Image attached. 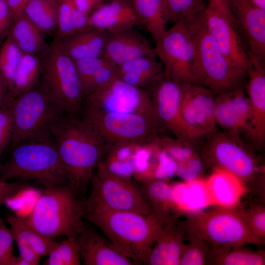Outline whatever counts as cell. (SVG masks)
<instances>
[{
  "mask_svg": "<svg viewBox=\"0 0 265 265\" xmlns=\"http://www.w3.org/2000/svg\"><path fill=\"white\" fill-rule=\"evenodd\" d=\"M51 135L66 174L67 185L83 199L109 146L81 116L65 112L53 125Z\"/></svg>",
  "mask_w": 265,
  "mask_h": 265,
  "instance_id": "1",
  "label": "cell"
},
{
  "mask_svg": "<svg viewBox=\"0 0 265 265\" xmlns=\"http://www.w3.org/2000/svg\"><path fill=\"white\" fill-rule=\"evenodd\" d=\"M84 219L97 226L109 241L134 265L143 264L167 222L155 214L124 211L85 212Z\"/></svg>",
  "mask_w": 265,
  "mask_h": 265,
  "instance_id": "2",
  "label": "cell"
},
{
  "mask_svg": "<svg viewBox=\"0 0 265 265\" xmlns=\"http://www.w3.org/2000/svg\"><path fill=\"white\" fill-rule=\"evenodd\" d=\"M11 148L9 159L2 164L0 180H32L45 187L67 185L66 174L51 135L26 140Z\"/></svg>",
  "mask_w": 265,
  "mask_h": 265,
  "instance_id": "3",
  "label": "cell"
},
{
  "mask_svg": "<svg viewBox=\"0 0 265 265\" xmlns=\"http://www.w3.org/2000/svg\"><path fill=\"white\" fill-rule=\"evenodd\" d=\"M83 199L66 185L45 187L25 222L48 238L76 237L84 226Z\"/></svg>",
  "mask_w": 265,
  "mask_h": 265,
  "instance_id": "4",
  "label": "cell"
},
{
  "mask_svg": "<svg viewBox=\"0 0 265 265\" xmlns=\"http://www.w3.org/2000/svg\"><path fill=\"white\" fill-rule=\"evenodd\" d=\"M203 12L184 20L194 43L200 85L215 94L241 87L246 74L234 68L224 55L207 26Z\"/></svg>",
  "mask_w": 265,
  "mask_h": 265,
  "instance_id": "5",
  "label": "cell"
},
{
  "mask_svg": "<svg viewBox=\"0 0 265 265\" xmlns=\"http://www.w3.org/2000/svg\"><path fill=\"white\" fill-rule=\"evenodd\" d=\"M44 54L39 83L63 111L81 116L84 98L74 60L57 39Z\"/></svg>",
  "mask_w": 265,
  "mask_h": 265,
  "instance_id": "6",
  "label": "cell"
},
{
  "mask_svg": "<svg viewBox=\"0 0 265 265\" xmlns=\"http://www.w3.org/2000/svg\"><path fill=\"white\" fill-rule=\"evenodd\" d=\"M10 147L23 141L51 136L53 125L64 112L49 97L39 82L12 98Z\"/></svg>",
  "mask_w": 265,
  "mask_h": 265,
  "instance_id": "7",
  "label": "cell"
},
{
  "mask_svg": "<svg viewBox=\"0 0 265 265\" xmlns=\"http://www.w3.org/2000/svg\"><path fill=\"white\" fill-rule=\"evenodd\" d=\"M184 224L188 239L199 238L211 246L232 247L263 242L252 233L238 211L229 208L191 214Z\"/></svg>",
  "mask_w": 265,
  "mask_h": 265,
  "instance_id": "8",
  "label": "cell"
},
{
  "mask_svg": "<svg viewBox=\"0 0 265 265\" xmlns=\"http://www.w3.org/2000/svg\"><path fill=\"white\" fill-rule=\"evenodd\" d=\"M91 184L90 194L83 199L84 213L95 211L153 213L141 189L131 178L111 172L102 160L95 169Z\"/></svg>",
  "mask_w": 265,
  "mask_h": 265,
  "instance_id": "9",
  "label": "cell"
},
{
  "mask_svg": "<svg viewBox=\"0 0 265 265\" xmlns=\"http://www.w3.org/2000/svg\"><path fill=\"white\" fill-rule=\"evenodd\" d=\"M155 44V54L167 75L181 83L200 84L194 43L184 21L174 23Z\"/></svg>",
  "mask_w": 265,
  "mask_h": 265,
  "instance_id": "10",
  "label": "cell"
},
{
  "mask_svg": "<svg viewBox=\"0 0 265 265\" xmlns=\"http://www.w3.org/2000/svg\"><path fill=\"white\" fill-rule=\"evenodd\" d=\"M81 116L107 144L145 143L158 136L162 127L155 117L142 113H108L83 109Z\"/></svg>",
  "mask_w": 265,
  "mask_h": 265,
  "instance_id": "11",
  "label": "cell"
},
{
  "mask_svg": "<svg viewBox=\"0 0 265 265\" xmlns=\"http://www.w3.org/2000/svg\"><path fill=\"white\" fill-rule=\"evenodd\" d=\"M149 94L154 115L160 125L176 138L193 146L203 136L184 120L181 109L182 83L163 71L145 88Z\"/></svg>",
  "mask_w": 265,
  "mask_h": 265,
  "instance_id": "12",
  "label": "cell"
},
{
  "mask_svg": "<svg viewBox=\"0 0 265 265\" xmlns=\"http://www.w3.org/2000/svg\"><path fill=\"white\" fill-rule=\"evenodd\" d=\"M204 156L214 167L224 169L243 183L252 181L260 171L255 158L238 137L216 130L210 134Z\"/></svg>",
  "mask_w": 265,
  "mask_h": 265,
  "instance_id": "13",
  "label": "cell"
},
{
  "mask_svg": "<svg viewBox=\"0 0 265 265\" xmlns=\"http://www.w3.org/2000/svg\"><path fill=\"white\" fill-rule=\"evenodd\" d=\"M83 109L108 113L148 114L154 116L147 90L129 84L118 78L85 97Z\"/></svg>",
  "mask_w": 265,
  "mask_h": 265,
  "instance_id": "14",
  "label": "cell"
},
{
  "mask_svg": "<svg viewBox=\"0 0 265 265\" xmlns=\"http://www.w3.org/2000/svg\"><path fill=\"white\" fill-rule=\"evenodd\" d=\"M215 95L200 84L182 83L181 109L186 122L203 136L216 130Z\"/></svg>",
  "mask_w": 265,
  "mask_h": 265,
  "instance_id": "15",
  "label": "cell"
},
{
  "mask_svg": "<svg viewBox=\"0 0 265 265\" xmlns=\"http://www.w3.org/2000/svg\"><path fill=\"white\" fill-rule=\"evenodd\" d=\"M247 55L246 91L251 116L245 135L255 147L259 148L265 140V61L248 52Z\"/></svg>",
  "mask_w": 265,
  "mask_h": 265,
  "instance_id": "16",
  "label": "cell"
},
{
  "mask_svg": "<svg viewBox=\"0 0 265 265\" xmlns=\"http://www.w3.org/2000/svg\"><path fill=\"white\" fill-rule=\"evenodd\" d=\"M207 26L226 58L236 69L247 74V51L237 27L208 4L203 12Z\"/></svg>",
  "mask_w": 265,
  "mask_h": 265,
  "instance_id": "17",
  "label": "cell"
},
{
  "mask_svg": "<svg viewBox=\"0 0 265 265\" xmlns=\"http://www.w3.org/2000/svg\"><path fill=\"white\" fill-rule=\"evenodd\" d=\"M251 116L249 99L242 87L215 94L214 117L216 125L238 138L245 134Z\"/></svg>",
  "mask_w": 265,
  "mask_h": 265,
  "instance_id": "18",
  "label": "cell"
},
{
  "mask_svg": "<svg viewBox=\"0 0 265 265\" xmlns=\"http://www.w3.org/2000/svg\"><path fill=\"white\" fill-rule=\"evenodd\" d=\"M237 28L247 43L248 52L265 61V10L249 0H228Z\"/></svg>",
  "mask_w": 265,
  "mask_h": 265,
  "instance_id": "19",
  "label": "cell"
},
{
  "mask_svg": "<svg viewBox=\"0 0 265 265\" xmlns=\"http://www.w3.org/2000/svg\"><path fill=\"white\" fill-rule=\"evenodd\" d=\"M75 238L81 261L85 265H134L109 241L84 225Z\"/></svg>",
  "mask_w": 265,
  "mask_h": 265,
  "instance_id": "20",
  "label": "cell"
},
{
  "mask_svg": "<svg viewBox=\"0 0 265 265\" xmlns=\"http://www.w3.org/2000/svg\"><path fill=\"white\" fill-rule=\"evenodd\" d=\"M155 54L147 38L134 28L108 33L102 57L116 66Z\"/></svg>",
  "mask_w": 265,
  "mask_h": 265,
  "instance_id": "21",
  "label": "cell"
},
{
  "mask_svg": "<svg viewBox=\"0 0 265 265\" xmlns=\"http://www.w3.org/2000/svg\"><path fill=\"white\" fill-rule=\"evenodd\" d=\"M89 28L113 33L140 25L130 0H111L102 3L88 17Z\"/></svg>",
  "mask_w": 265,
  "mask_h": 265,
  "instance_id": "22",
  "label": "cell"
},
{
  "mask_svg": "<svg viewBox=\"0 0 265 265\" xmlns=\"http://www.w3.org/2000/svg\"><path fill=\"white\" fill-rule=\"evenodd\" d=\"M186 231L184 223L170 219L164 225L144 262L149 265H178Z\"/></svg>",
  "mask_w": 265,
  "mask_h": 265,
  "instance_id": "23",
  "label": "cell"
},
{
  "mask_svg": "<svg viewBox=\"0 0 265 265\" xmlns=\"http://www.w3.org/2000/svg\"><path fill=\"white\" fill-rule=\"evenodd\" d=\"M108 33L90 28L59 39L65 53L74 60L102 57Z\"/></svg>",
  "mask_w": 265,
  "mask_h": 265,
  "instance_id": "24",
  "label": "cell"
},
{
  "mask_svg": "<svg viewBox=\"0 0 265 265\" xmlns=\"http://www.w3.org/2000/svg\"><path fill=\"white\" fill-rule=\"evenodd\" d=\"M206 182L212 203L222 207L235 205L243 191L244 184L239 178L220 168H213Z\"/></svg>",
  "mask_w": 265,
  "mask_h": 265,
  "instance_id": "25",
  "label": "cell"
},
{
  "mask_svg": "<svg viewBox=\"0 0 265 265\" xmlns=\"http://www.w3.org/2000/svg\"><path fill=\"white\" fill-rule=\"evenodd\" d=\"M118 78L131 85L145 89L163 67L155 54L140 57L117 66Z\"/></svg>",
  "mask_w": 265,
  "mask_h": 265,
  "instance_id": "26",
  "label": "cell"
},
{
  "mask_svg": "<svg viewBox=\"0 0 265 265\" xmlns=\"http://www.w3.org/2000/svg\"><path fill=\"white\" fill-rule=\"evenodd\" d=\"M7 36L24 53L45 54L49 48L42 32L24 13L12 19Z\"/></svg>",
  "mask_w": 265,
  "mask_h": 265,
  "instance_id": "27",
  "label": "cell"
},
{
  "mask_svg": "<svg viewBox=\"0 0 265 265\" xmlns=\"http://www.w3.org/2000/svg\"><path fill=\"white\" fill-rule=\"evenodd\" d=\"M139 24L149 33L154 43L164 34L168 22L162 0H130Z\"/></svg>",
  "mask_w": 265,
  "mask_h": 265,
  "instance_id": "28",
  "label": "cell"
},
{
  "mask_svg": "<svg viewBox=\"0 0 265 265\" xmlns=\"http://www.w3.org/2000/svg\"><path fill=\"white\" fill-rule=\"evenodd\" d=\"M172 185L165 179H152L142 181L141 188L153 213L165 222L173 217L170 215V211L176 210Z\"/></svg>",
  "mask_w": 265,
  "mask_h": 265,
  "instance_id": "29",
  "label": "cell"
},
{
  "mask_svg": "<svg viewBox=\"0 0 265 265\" xmlns=\"http://www.w3.org/2000/svg\"><path fill=\"white\" fill-rule=\"evenodd\" d=\"M6 220L10 225L17 246H29L41 258L48 255L56 242L32 228L21 216L10 213Z\"/></svg>",
  "mask_w": 265,
  "mask_h": 265,
  "instance_id": "30",
  "label": "cell"
},
{
  "mask_svg": "<svg viewBox=\"0 0 265 265\" xmlns=\"http://www.w3.org/2000/svg\"><path fill=\"white\" fill-rule=\"evenodd\" d=\"M238 247L211 246L207 263L220 265H263L265 256L263 251H252Z\"/></svg>",
  "mask_w": 265,
  "mask_h": 265,
  "instance_id": "31",
  "label": "cell"
},
{
  "mask_svg": "<svg viewBox=\"0 0 265 265\" xmlns=\"http://www.w3.org/2000/svg\"><path fill=\"white\" fill-rule=\"evenodd\" d=\"M42 70V61L37 55L23 53L9 91L11 97H16L38 84Z\"/></svg>",
  "mask_w": 265,
  "mask_h": 265,
  "instance_id": "32",
  "label": "cell"
},
{
  "mask_svg": "<svg viewBox=\"0 0 265 265\" xmlns=\"http://www.w3.org/2000/svg\"><path fill=\"white\" fill-rule=\"evenodd\" d=\"M57 33L58 39L70 37L78 32L90 29L88 16L78 10L72 0H57Z\"/></svg>",
  "mask_w": 265,
  "mask_h": 265,
  "instance_id": "33",
  "label": "cell"
},
{
  "mask_svg": "<svg viewBox=\"0 0 265 265\" xmlns=\"http://www.w3.org/2000/svg\"><path fill=\"white\" fill-rule=\"evenodd\" d=\"M24 14L42 32L57 28V7L48 0H30Z\"/></svg>",
  "mask_w": 265,
  "mask_h": 265,
  "instance_id": "34",
  "label": "cell"
},
{
  "mask_svg": "<svg viewBox=\"0 0 265 265\" xmlns=\"http://www.w3.org/2000/svg\"><path fill=\"white\" fill-rule=\"evenodd\" d=\"M186 183L182 211L196 213L212 203L206 180L198 178Z\"/></svg>",
  "mask_w": 265,
  "mask_h": 265,
  "instance_id": "35",
  "label": "cell"
},
{
  "mask_svg": "<svg viewBox=\"0 0 265 265\" xmlns=\"http://www.w3.org/2000/svg\"><path fill=\"white\" fill-rule=\"evenodd\" d=\"M44 265H80L81 259L75 237L56 242L48 254Z\"/></svg>",
  "mask_w": 265,
  "mask_h": 265,
  "instance_id": "36",
  "label": "cell"
},
{
  "mask_svg": "<svg viewBox=\"0 0 265 265\" xmlns=\"http://www.w3.org/2000/svg\"><path fill=\"white\" fill-rule=\"evenodd\" d=\"M168 22L184 21L203 12L205 0H162Z\"/></svg>",
  "mask_w": 265,
  "mask_h": 265,
  "instance_id": "37",
  "label": "cell"
},
{
  "mask_svg": "<svg viewBox=\"0 0 265 265\" xmlns=\"http://www.w3.org/2000/svg\"><path fill=\"white\" fill-rule=\"evenodd\" d=\"M23 53L8 36L0 47V72L7 84L9 91Z\"/></svg>",
  "mask_w": 265,
  "mask_h": 265,
  "instance_id": "38",
  "label": "cell"
},
{
  "mask_svg": "<svg viewBox=\"0 0 265 265\" xmlns=\"http://www.w3.org/2000/svg\"><path fill=\"white\" fill-rule=\"evenodd\" d=\"M183 245L179 265H204L207 263L210 245L197 238L188 239Z\"/></svg>",
  "mask_w": 265,
  "mask_h": 265,
  "instance_id": "39",
  "label": "cell"
},
{
  "mask_svg": "<svg viewBox=\"0 0 265 265\" xmlns=\"http://www.w3.org/2000/svg\"><path fill=\"white\" fill-rule=\"evenodd\" d=\"M104 60V58L103 57L74 60L84 98L88 94L90 84L93 77Z\"/></svg>",
  "mask_w": 265,
  "mask_h": 265,
  "instance_id": "40",
  "label": "cell"
},
{
  "mask_svg": "<svg viewBox=\"0 0 265 265\" xmlns=\"http://www.w3.org/2000/svg\"><path fill=\"white\" fill-rule=\"evenodd\" d=\"M238 211L252 233L263 242L265 237L264 207L256 206L249 209Z\"/></svg>",
  "mask_w": 265,
  "mask_h": 265,
  "instance_id": "41",
  "label": "cell"
},
{
  "mask_svg": "<svg viewBox=\"0 0 265 265\" xmlns=\"http://www.w3.org/2000/svg\"><path fill=\"white\" fill-rule=\"evenodd\" d=\"M117 78V66L104 58L91 80L87 96L106 86Z\"/></svg>",
  "mask_w": 265,
  "mask_h": 265,
  "instance_id": "42",
  "label": "cell"
},
{
  "mask_svg": "<svg viewBox=\"0 0 265 265\" xmlns=\"http://www.w3.org/2000/svg\"><path fill=\"white\" fill-rule=\"evenodd\" d=\"M14 240L10 228L0 217V265H14Z\"/></svg>",
  "mask_w": 265,
  "mask_h": 265,
  "instance_id": "43",
  "label": "cell"
},
{
  "mask_svg": "<svg viewBox=\"0 0 265 265\" xmlns=\"http://www.w3.org/2000/svg\"><path fill=\"white\" fill-rule=\"evenodd\" d=\"M9 102L0 107V154H1L6 147L9 146L12 132V116Z\"/></svg>",
  "mask_w": 265,
  "mask_h": 265,
  "instance_id": "44",
  "label": "cell"
},
{
  "mask_svg": "<svg viewBox=\"0 0 265 265\" xmlns=\"http://www.w3.org/2000/svg\"><path fill=\"white\" fill-rule=\"evenodd\" d=\"M26 187V184L20 182H9L0 180V207Z\"/></svg>",
  "mask_w": 265,
  "mask_h": 265,
  "instance_id": "45",
  "label": "cell"
},
{
  "mask_svg": "<svg viewBox=\"0 0 265 265\" xmlns=\"http://www.w3.org/2000/svg\"><path fill=\"white\" fill-rule=\"evenodd\" d=\"M12 20L11 14L5 0H0V44L7 36Z\"/></svg>",
  "mask_w": 265,
  "mask_h": 265,
  "instance_id": "46",
  "label": "cell"
},
{
  "mask_svg": "<svg viewBox=\"0 0 265 265\" xmlns=\"http://www.w3.org/2000/svg\"><path fill=\"white\" fill-rule=\"evenodd\" d=\"M208 4L225 16L235 26L237 25L231 11L228 0H208Z\"/></svg>",
  "mask_w": 265,
  "mask_h": 265,
  "instance_id": "47",
  "label": "cell"
},
{
  "mask_svg": "<svg viewBox=\"0 0 265 265\" xmlns=\"http://www.w3.org/2000/svg\"><path fill=\"white\" fill-rule=\"evenodd\" d=\"M30 0H5L13 19L24 13V9Z\"/></svg>",
  "mask_w": 265,
  "mask_h": 265,
  "instance_id": "48",
  "label": "cell"
},
{
  "mask_svg": "<svg viewBox=\"0 0 265 265\" xmlns=\"http://www.w3.org/2000/svg\"><path fill=\"white\" fill-rule=\"evenodd\" d=\"M11 99L7 84L0 72V107L8 104Z\"/></svg>",
  "mask_w": 265,
  "mask_h": 265,
  "instance_id": "49",
  "label": "cell"
},
{
  "mask_svg": "<svg viewBox=\"0 0 265 265\" xmlns=\"http://www.w3.org/2000/svg\"><path fill=\"white\" fill-rule=\"evenodd\" d=\"M258 7L265 10V0H249Z\"/></svg>",
  "mask_w": 265,
  "mask_h": 265,
  "instance_id": "50",
  "label": "cell"
},
{
  "mask_svg": "<svg viewBox=\"0 0 265 265\" xmlns=\"http://www.w3.org/2000/svg\"><path fill=\"white\" fill-rule=\"evenodd\" d=\"M50 1L51 3H52L53 5H54L55 6L57 7V0H48Z\"/></svg>",
  "mask_w": 265,
  "mask_h": 265,
  "instance_id": "51",
  "label": "cell"
},
{
  "mask_svg": "<svg viewBox=\"0 0 265 265\" xmlns=\"http://www.w3.org/2000/svg\"><path fill=\"white\" fill-rule=\"evenodd\" d=\"M1 155V154H0V158ZM1 166H2V164L0 163V169H1Z\"/></svg>",
  "mask_w": 265,
  "mask_h": 265,
  "instance_id": "52",
  "label": "cell"
},
{
  "mask_svg": "<svg viewBox=\"0 0 265 265\" xmlns=\"http://www.w3.org/2000/svg\"></svg>",
  "mask_w": 265,
  "mask_h": 265,
  "instance_id": "53",
  "label": "cell"
}]
</instances>
